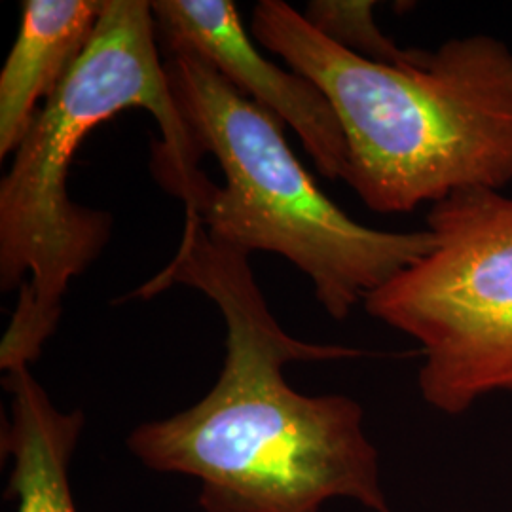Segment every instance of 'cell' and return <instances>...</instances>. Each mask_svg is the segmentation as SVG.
I'll list each match as a JSON object with an SVG mask.
<instances>
[{"instance_id":"cell-4","label":"cell","mask_w":512,"mask_h":512,"mask_svg":"<svg viewBox=\"0 0 512 512\" xmlns=\"http://www.w3.org/2000/svg\"><path fill=\"white\" fill-rule=\"evenodd\" d=\"M165 54L188 133L202 156L217 158L226 179L217 186L198 169L171 194L215 241L245 255L287 258L310 277L317 302L336 321L433 249L427 228L384 232L351 219L294 156L272 112L196 52Z\"/></svg>"},{"instance_id":"cell-3","label":"cell","mask_w":512,"mask_h":512,"mask_svg":"<svg viewBox=\"0 0 512 512\" xmlns=\"http://www.w3.org/2000/svg\"><path fill=\"white\" fill-rule=\"evenodd\" d=\"M128 109L148 110L162 129L150 167L164 190L200 169L160 59L152 2L105 0L90 46L44 101L0 183V289L19 287L0 344L4 374L42 355L69 283L109 243L114 220L71 200L69 171L93 129Z\"/></svg>"},{"instance_id":"cell-9","label":"cell","mask_w":512,"mask_h":512,"mask_svg":"<svg viewBox=\"0 0 512 512\" xmlns=\"http://www.w3.org/2000/svg\"><path fill=\"white\" fill-rule=\"evenodd\" d=\"M372 14L374 2L363 0H313L302 12L313 29L351 54L393 67L416 63L423 50H401L378 29Z\"/></svg>"},{"instance_id":"cell-2","label":"cell","mask_w":512,"mask_h":512,"mask_svg":"<svg viewBox=\"0 0 512 512\" xmlns=\"http://www.w3.org/2000/svg\"><path fill=\"white\" fill-rule=\"evenodd\" d=\"M251 33L329 97L348 143L342 181L376 213H410L512 183V50L448 38L412 65L363 59L283 0H260Z\"/></svg>"},{"instance_id":"cell-1","label":"cell","mask_w":512,"mask_h":512,"mask_svg":"<svg viewBox=\"0 0 512 512\" xmlns=\"http://www.w3.org/2000/svg\"><path fill=\"white\" fill-rule=\"evenodd\" d=\"M173 285L219 306L224 365L200 403L135 427L129 452L152 471L196 478L205 512H321L330 499L391 512L363 406L346 395H302L283 372L363 353L291 336L268 308L249 255L215 241L196 220L184 222L173 260L129 298Z\"/></svg>"},{"instance_id":"cell-5","label":"cell","mask_w":512,"mask_h":512,"mask_svg":"<svg viewBox=\"0 0 512 512\" xmlns=\"http://www.w3.org/2000/svg\"><path fill=\"white\" fill-rule=\"evenodd\" d=\"M433 249L365 300L421 344V397L446 416L512 393V198L465 190L431 205Z\"/></svg>"},{"instance_id":"cell-7","label":"cell","mask_w":512,"mask_h":512,"mask_svg":"<svg viewBox=\"0 0 512 512\" xmlns=\"http://www.w3.org/2000/svg\"><path fill=\"white\" fill-rule=\"evenodd\" d=\"M105 0H25L16 42L0 71V158L16 152L92 42Z\"/></svg>"},{"instance_id":"cell-6","label":"cell","mask_w":512,"mask_h":512,"mask_svg":"<svg viewBox=\"0 0 512 512\" xmlns=\"http://www.w3.org/2000/svg\"><path fill=\"white\" fill-rule=\"evenodd\" d=\"M152 14L164 52H196L245 97L291 126L323 177L344 179L348 143L329 97L310 78L256 52L234 2L156 0Z\"/></svg>"},{"instance_id":"cell-8","label":"cell","mask_w":512,"mask_h":512,"mask_svg":"<svg viewBox=\"0 0 512 512\" xmlns=\"http://www.w3.org/2000/svg\"><path fill=\"white\" fill-rule=\"evenodd\" d=\"M12 395L10 420L2 427V456L12 458L6 497L16 512H76L69 469L86 418L82 410L61 412L29 366L4 374Z\"/></svg>"}]
</instances>
